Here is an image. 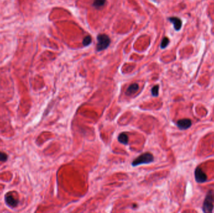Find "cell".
<instances>
[{"label":"cell","instance_id":"1","mask_svg":"<svg viewBox=\"0 0 214 213\" xmlns=\"http://www.w3.org/2000/svg\"><path fill=\"white\" fill-rule=\"evenodd\" d=\"M98 43L97 44V51H101L107 49L110 44L109 36L105 34H100L97 36Z\"/></svg>","mask_w":214,"mask_h":213},{"label":"cell","instance_id":"2","mask_svg":"<svg viewBox=\"0 0 214 213\" xmlns=\"http://www.w3.org/2000/svg\"><path fill=\"white\" fill-rule=\"evenodd\" d=\"M154 160V156L150 153H145L140 156H138L137 159H135L132 162V166H139L140 165L144 164H149L152 162H153Z\"/></svg>","mask_w":214,"mask_h":213},{"label":"cell","instance_id":"3","mask_svg":"<svg viewBox=\"0 0 214 213\" xmlns=\"http://www.w3.org/2000/svg\"><path fill=\"white\" fill-rule=\"evenodd\" d=\"M214 194L212 191H210L207 195L204 202L203 211L205 213H211L214 209Z\"/></svg>","mask_w":214,"mask_h":213},{"label":"cell","instance_id":"4","mask_svg":"<svg viewBox=\"0 0 214 213\" xmlns=\"http://www.w3.org/2000/svg\"><path fill=\"white\" fill-rule=\"evenodd\" d=\"M195 178L197 183H205L207 180L206 174L202 171L201 168H197L195 171Z\"/></svg>","mask_w":214,"mask_h":213},{"label":"cell","instance_id":"5","mask_svg":"<svg viewBox=\"0 0 214 213\" xmlns=\"http://www.w3.org/2000/svg\"><path fill=\"white\" fill-rule=\"evenodd\" d=\"M177 125L180 129H187L192 126V121L189 119H183L179 120Z\"/></svg>","mask_w":214,"mask_h":213},{"label":"cell","instance_id":"6","mask_svg":"<svg viewBox=\"0 0 214 213\" xmlns=\"http://www.w3.org/2000/svg\"><path fill=\"white\" fill-rule=\"evenodd\" d=\"M5 201L7 205L12 208L16 207L19 202L18 200L14 198L11 194H8L5 196Z\"/></svg>","mask_w":214,"mask_h":213},{"label":"cell","instance_id":"7","mask_svg":"<svg viewBox=\"0 0 214 213\" xmlns=\"http://www.w3.org/2000/svg\"><path fill=\"white\" fill-rule=\"evenodd\" d=\"M169 21L174 24V28L176 31H179L182 25V22L181 19L177 17H170L169 19Z\"/></svg>","mask_w":214,"mask_h":213},{"label":"cell","instance_id":"8","mask_svg":"<svg viewBox=\"0 0 214 213\" xmlns=\"http://www.w3.org/2000/svg\"><path fill=\"white\" fill-rule=\"evenodd\" d=\"M139 88V86L137 83H133L131 84L126 91V94L128 96H131L135 93Z\"/></svg>","mask_w":214,"mask_h":213},{"label":"cell","instance_id":"9","mask_svg":"<svg viewBox=\"0 0 214 213\" xmlns=\"http://www.w3.org/2000/svg\"><path fill=\"white\" fill-rule=\"evenodd\" d=\"M118 141L122 144L127 145L128 143V137L125 133H122L118 136Z\"/></svg>","mask_w":214,"mask_h":213},{"label":"cell","instance_id":"10","mask_svg":"<svg viewBox=\"0 0 214 213\" xmlns=\"http://www.w3.org/2000/svg\"><path fill=\"white\" fill-rule=\"evenodd\" d=\"M106 3V0H94L93 6L96 8H100L103 6Z\"/></svg>","mask_w":214,"mask_h":213},{"label":"cell","instance_id":"11","mask_svg":"<svg viewBox=\"0 0 214 213\" xmlns=\"http://www.w3.org/2000/svg\"><path fill=\"white\" fill-rule=\"evenodd\" d=\"M169 43H170V41H169V39L168 38H167V37L164 38V39L162 41L161 44H160L161 48H162V49L165 48L169 45Z\"/></svg>","mask_w":214,"mask_h":213},{"label":"cell","instance_id":"12","mask_svg":"<svg viewBox=\"0 0 214 213\" xmlns=\"http://www.w3.org/2000/svg\"><path fill=\"white\" fill-rule=\"evenodd\" d=\"M91 43V38L90 36H86L83 41V44L85 46H88L89 44H90Z\"/></svg>","mask_w":214,"mask_h":213},{"label":"cell","instance_id":"13","mask_svg":"<svg viewBox=\"0 0 214 213\" xmlns=\"http://www.w3.org/2000/svg\"><path fill=\"white\" fill-rule=\"evenodd\" d=\"M159 85H155L153 87L152 89V94L154 96H157L159 95Z\"/></svg>","mask_w":214,"mask_h":213},{"label":"cell","instance_id":"14","mask_svg":"<svg viewBox=\"0 0 214 213\" xmlns=\"http://www.w3.org/2000/svg\"><path fill=\"white\" fill-rule=\"evenodd\" d=\"M8 160V156L6 153L0 152V161L1 162H5Z\"/></svg>","mask_w":214,"mask_h":213}]
</instances>
